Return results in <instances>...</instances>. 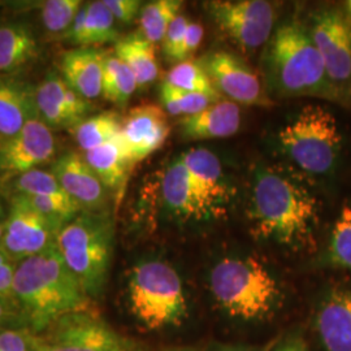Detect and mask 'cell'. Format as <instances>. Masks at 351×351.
<instances>
[{
    "instance_id": "cell-1",
    "label": "cell",
    "mask_w": 351,
    "mask_h": 351,
    "mask_svg": "<svg viewBox=\"0 0 351 351\" xmlns=\"http://www.w3.org/2000/svg\"><path fill=\"white\" fill-rule=\"evenodd\" d=\"M88 298L56 245L16 264L13 301L34 335L66 315L88 310Z\"/></svg>"
},
{
    "instance_id": "cell-2",
    "label": "cell",
    "mask_w": 351,
    "mask_h": 351,
    "mask_svg": "<svg viewBox=\"0 0 351 351\" xmlns=\"http://www.w3.org/2000/svg\"><path fill=\"white\" fill-rule=\"evenodd\" d=\"M316 213V199L301 182L276 168L255 172L250 219L258 236L294 246L310 236Z\"/></svg>"
},
{
    "instance_id": "cell-3",
    "label": "cell",
    "mask_w": 351,
    "mask_h": 351,
    "mask_svg": "<svg viewBox=\"0 0 351 351\" xmlns=\"http://www.w3.org/2000/svg\"><path fill=\"white\" fill-rule=\"evenodd\" d=\"M265 62L269 81L280 95L339 98V88L326 75L310 32L298 23L277 29L268 45Z\"/></svg>"
},
{
    "instance_id": "cell-4",
    "label": "cell",
    "mask_w": 351,
    "mask_h": 351,
    "mask_svg": "<svg viewBox=\"0 0 351 351\" xmlns=\"http://www.w3.org/2000/svg\"><path fill=\"white\" fill-rule=\"evenodd\" d=\"M114 226L110 213L82 211L60 229L56 247L90 298L107 284L113 254Z\"/></svg>"
},
{
    "instance_id": "cell-5",
    "label": "cell",
    "mask_w": 351,
    "mask_h": 351,
    "mask_svg": "<svg viewBox=\"0 0 351 351\" xmlns=\"http://www.w3.org/2000/svg\"><path fill=\"white\" fill-rule=\"evenodd\" d=\"M210 287L215 301L232 317L261 319L277 298L276 278L255 258H226L213 267Z\"/></svg>"
},
{
    "instance_id": "cell-6",
    "label": "cell",
    "mask_w": 351,
    "mask_h": 351,
    "mask_svg": "<svg viewBox=\"0 0 351 351\" xmlns=\"http://www.w3.org/2000/svg\"><path fill=\"white\" fill-rule=\"evenodd\" d=\"M128 297L132 314L149 330L180 326L188 311L181 277L163 261H143L132 268Z\"/></svg>"
},
{
    "instance_id": "cell-7",
    "label": "cell",
    "mask_w": 351,
    "mask_h": 351,
    "mask_svg": "<svg viewBox=\"0 0 351 351\" xmlns=\"http://www.w3.org/2000/svg\"><path fill=\"white\" fill-rule=\"evenodd\" d=\"M289 159L310 175L332 173L339 162L342 136L335 114L322 106H306L278 133Z\"/></svg>"
},
{
    "instance_id": "cell-8",
    "label": "cell",
    "mask_w": 351,
    "mask_h": 351,
    "mask_svg": "<svg viewBox=\"0 0 351 351\" xmlns=\"http://www.w3.org/2000/svg\"><path fill=\"white\" fill-rule=\"evenodd\" d=\"M36 336L34 351H133L111 326L88 310L66 315Z\"/></svg>"
},
{
    "instance_id": "cell-9",
    "label": "cell",
    "mask_w": 351,
    "mask_h": 351,
    "mask_svg": "<svg viewBox=\"0 0 351 351\" xmlns=\"http://www.w3.org/2000/svg\"><path fill=\"white\" fill-rule=\"evenodd\" d=\"M206 10L215 24L243 50H256L271 37L275 7L264 0H213Z\"/></svg>"
},
{
    "instance_id": "cell-10",
    "label": "cell",
    "mask_w": 351,
    "mask_h": 351,
    "mask_svg": "<svg viewBox=\"0 0 351 351\" xmlns=\"http://www.w3.org/2000/svg\"><path fill=\"white\" fill-rule=\"evenodd\" d=\"M60 228L20 195H12L0 247L19 264L56 245Z\"/></svg>"
},
{
    "instance_id": "cell-11",
    "label": "cell",
    "mask_w": 351,
    "mask_h": 351,
    "mask_svg": "<svg viewBox=\"0 0 351 351\" xmlns=\"http://www.w3.org/2000/svg\"><path fill=\"white\" fill-rule=\"evenodd\" d=\"M213 88L228 99L245 106H269L258 75L241 58L226 52L215 51L201 59Z\"/></svg>"
},
{
    "instance_id": "cell-12",
    "label": "cell",
    "mask_w": 351,
    "mask_h": 351,
    "mask_svg": "<svg viewBox=\"0 0 351 351\" xmlns=\"http://www.w3.org/2000/svg\"><path fill=\"white\" fill-rule=\"evenodd\" d=\"M311 39L319 51L330 82L339 88L351 81V21L336 10L314 17Z\"/></svg>"
},
{
    "instance_id": "cell-13",
    "label": "cell",
    "mask_w": 351,
    "mask_h": 351,
    "mask_svg": "<svg viewBox=\"0 0 351 351\" xmlns=\"http://www.w3.org/2000/svg\"><path fill=\"white\" fill-rule=\"evenodd\" d=\"M55 154L53 132L39 117H34L20 133L0 145V176L12 180L50 162Z\"/></svg>"
},
{
    "instance_id": "cell-14",
    "label": "cell",
    "mask_w": 351,
    "mask_h": 351,
    "mask_svg": "<svg viewBox=\"0 0 351 351\" xmlns=\"http://www.w3.org/2000/svg\"><path fill=\"white\" fill-rule=\"evenodd\" d=\"M171 133L168 114L163 107L143 103L123 117L120 138L130 163L142 162L159 150Z\"/></svg>"
},
{
    "instance_id": "cell-15",
    "label": "cell",
    "mask_w": 351,
    "mask_h": 351,
    "mask_svg": "<svg viewBox=\"0 0 351 351\" xmlns=\"http://www.w3.org/2000/svg\"><path fill=\"white\" fill-rule=\"evenodd\" d=\"M59 185L84 211L104 213L108 204V189L78 152H65L51 167Z\"/></svg>"
},
{
    "instance_id": "cell-16",
    "label": "cell",
    "mask_w": 351,
    "mask_h": 351,
    "mask_svg": "<svg viewBox=\"0 0 351 351\" xmlns=\"http://www.w3.org/2000/svg\"><path fill=\"white\" fill-rule=\"evenodd\" d=\"M181 158L211 217L219 215L229 201V186L220 159L213 151L203 147L191 149Z\"/></svg>"
},
{
    "instance_id": "cell-17",
    "label": "cell",
    "mask_w": 351,
    "mask_h": 351,
    "mask_svg": "<svg viewBox=\"0 0 351 351\" xmlns=\"http://www.w3.org/2000/svg\"><path fill=\"white\" fill-rule=\"evenodd\" d=\"M106 51L97 47H75L60 58V75L65 84L88 101L101 95Z\"/></svg>"
},
{
    "instance_id": "cell-18",
    "label": "cell",
    "mask_w": 351,
    "mask_h": 351,
    "mask_svg": "<svg viewBox=\"0 0 351 351\" xmlns=\"http://www.w3.org/2000/svg\"><path fill=\"white\" fill-rule=\"evenodd\" d=\"M162 201L171 213L182 219H210L181 155L167 165L162 176Z\"/></svg>"
},
{
    "instance_id": "cell-19",
    "label": "cell",
    "mask_w": 351,
    "mask_h": 351,
    "mask_svg": "<svg viewBox=\"0 0 351 351\" xmlns=\"http://www.w3.org/2000/svg\"><path fill=\"white\" fill-rule=\"evenodd\" d=\"M34 117H38L36 86L13 77H0V145Z\"/></svg>"
},
{
    "instance_id": "cell-20",
    "label": "cell",
    "mask_w": 351,
    "mask_h": 351,
    "mask_svg": "<svg viewBox=\"0 0 351 351\" xmlns=\"http://www.w3.org/2000/svg\"><path fill=\"white\" fill-rule=\"evenodd\" d=\"M178 125L184 138H226L239 130L241 108L237 103L220 99L199 113L181 117Z\"/></svg>"
},
{
    "instance_id": "cell-21",
    "label": "cell",
    "mask_w": 351,
    "mask_h": 351,
    "mask_svg": "<svg viewBox=\"0 0 351 351\" xmlns=\"http://www.w3.org/2000/svg\"><path fill=\"white\" fill-rule=\"evenodd\" d=\"M316 329L326 351H351V290H335L320 306Z\"/></svg>"
},
{
    "instance_id": "cell-22",
    "label": "cell",
    "mask_w": 351,
    "mask_h": 351,
    "mask_svg": "<svg viewBox=\"0 0 351 351\" xmlns=\"http://www.w3.org/2000/svg\"><path fill=\"white\" fill-rule=\"evenodd\" d=\"M39 56L37 38L23 23L0 24V77L19 75Z\"/></svg>"
},
{
    "instance_id": "cell-23",
    "label": "cell",
    "mask_w": 351,
    "mask_h": 351,
    "mask_svg": "<svg viewBox=\"0 0 351 351\" xmlns=\"http://www.w3.org/2000/svg\"><path fill=\"white\" fill-rule=\"evenodd\" d=\"M66 84L60 73L51 71L36 86V106L38 117L50 128L71 130L77 125L73 114L65 103Z\"/></svg>"
},
{
    "instance_id": "cell-24",
    "label": "cell",
    "mask_w": 351,
    "mask_h": 351,
    "mask_svg": "<svg viewBox=\"0 0 351 351\" xmlns=\"http://www.w3.org/2000/svg\"><path fill=\"white\" fill-rule=\"evenodd\" d=\"M113 52L133 72L139 90L149 88L156 81L159 75V64L155 45L143 37L139 30L120 38L114 43Z\"/></svg>"
},
{
    "instance_id": "cell-25",
    "label": "cell",
    "mask_w": 351,
    "mask_h": 351,
    "mask_svg": "<svg viewBox=\"0 0 351 351\" xmlns=\"http://www.w3.org/2000/svg\"><path fill=\"white\" fill-rule=\"evenodd\" d=\"M88 165L108 190L123 191L133 164L130 163L120 136L111 142L84 154Z\"/></svg>"
},
{
    "instance_id": "cell-26",
    "label": "cell",
    "mask_w": 351,
    "mask_h": 351,
    "mask_svg": "<svg viewBox=\"0 0 351 351\" xmlns=\"http://www.w3.org/2000/svg\"><path fill=\"white\" fill-rule=\"evenodd\" d=\"M121 125L123 117L119 113L106 111L88 116L73 126L71 133L80 150L88 152L117 138L121 133Z\"/></svg>"
},
{
    "instance_id": "cell-27",
    "label": "cell",
    "mask_w": 351,
    "mask_h": 351,
    "mask_svg": "<svg viewBox=\"0 0 351 351\" xmlns=\"http://www.w3.org/2000/svg\"><path fill=\"white\" fill-rule=\"evenodd\" d=\"M138 85L133 72L113 51H106L101 95L117 107H125Z\"/></svg>"
},
{
    "instance_id": "cell-28",
    "label": "cell",
    "mask_w": 351,
    "mask_h": 351,
    "mask_svg": "<svg viewBox=\"0 0 351 351\" xmlns=\"http://www.w3.org/2000/svg\"><path fill=\"white\" fill-rule=\"evenodd\" d=\"M182 1L154 0L145 4L139 12V32L152 45L162 43L169 25L180 14Z\"/></svg>"
},
{
    "instance_id": "cell-29",
    "label": "cell",
    "mask_w": 351,
    "mask_h": 351,
    "mask_svg": "<svg viewBox=\"0 0 351 351\" xmlns=\"http://www.w3.org/2000/svg\"><path fill=\"white\" fill-rule=\"evenodd\" d=\"M88 13L84 36L78 47H97L110 42H117L119 32L114 26V17L104 0L86 3Z\"/></svg>"
},
{
    "instance_id": "cell-30",
    "label": "cell",
    "mask_w": 351,
    "mask_h": 351,
    "mask_svg": "<svg viewBox=\"0 0 351 351\" xmlns=\"http://www.w3.org/2000/svg\"><path fill=\"white\" fill-rule=\"evenodd\" d=\"M220 99L221 98L199 93L182 91L165 81L160 86V101L163 104V110L171 116H191L201 112Z\"/></svg>"
},
{
    "instance_id": "cell-31",
    "label": "cell",
    "mask_w": 351,
    "mask_h": 351,
    "mask_svg": "<svg viewBox=\"0 0 351 351\" xmlns=\"http://www.w3.org/2000/svg\"><path fill=\"white\" fill-rule=\"evenodd\" d=\"M164 81L182 91L199 93L221 98V95L213 88L210 77L199 62L186 60L175 64Z\"/></svg>"
},
{
    "instance_id": "cell-32",
    "label": "cell",
    "mask_w": 351,
    "mask_h": 351,
    "mask_svg": "<svg viewBox=\"0 0 351 351\" xmlns=\"http://www.w3.org/2000/svg\"><path fill=\"white\" fill-rule=\"evenodd\" d=\"M84 3L81 0H47L40 5V19L51 38L64 39Z\"/></svg>"
},
{
    "instance_id": "cell-33",
    "label": "cell",
    "mask_w": 351,
    "mask_h": 351,
    "mask_svg": "<svg viewBox=\"0 0 351 351\" xmlns=\"http://www.w3.org/2000/svg\"><path fill=\"white\" fill-rule=\"evenodd\" d=\"M13 195L26 197H64L66 193L55 176L45 169H33L10 180Z\"/></svg>"
},
{
    "instance_id": "cell-34",
    "label": "cell",
    "mask_w": 351,
    "mask_h": 351,
    "mask_svg": "<svg viewBox=\"0 0 351 351\" xmlns=\"http://www.w3.org/2000/svg\"><path fill=\"white\" fill-rule=\"evenodd\" d=\"M330 262L351 271V206H345L336 220L329 241Z\"/></svg>"
},
{
    "instance_id": "cell-35",
    "label": "cell",
    "mask_w": 351,
    "mask_h": 351,
    "mask_svg": "<svg viewBox=\"0 0 351 351\" xmlns=\"http://www.w3.org/2000/svg\"><path fill=\"white\" fill-rule=\"evenodd\" d=\"M189 20L185 14H178L172 24L168 27L163 40H162V49H163L164 58L171 63H178L180 50L182 46V40L186 34Z\"/></svg>"
},
{
    "instance_id": "cell-36",
    "label": "cell",
    "mask_w": 351,
    "mask_h": 351,
    "mask_svg": "<svg viewBox=\"0 0 351 351\" xmlns=\"http://www.w3.org/2000/svg\"><path fill=\"white\" fill-rule=\"evenodd\" d=\"M34 333L27 329H0V351H34Z\"/></svg>"
},
{
    "instance_id": "cell-37",
    "label": "cell",
    "mask_w": 351,
    "mask_h": 351,
    "mask_svg": "<svg viewBox=\"0 0 351 351\" xmlns=\"http://www.w3.org/2000/svg\"><path fill=\"white\" fill-rule=\"evenodd\" d=\"M106 5L114 17V20L130 24L141 12L142 3L139 0H104Z\"/></svg>"
},
{
    "instance_id": "cell-38",
    "label": "cell",
    "mask_w": 351,
    "mask_h": 351,
    "mask_svg": "<svg viewBox=\"0 0 351 351\" xmlns=\"http://www.w3.org/2000/svg\"><path fill=\"white\" fill-rule=\"evenodd\" d=\"M16 271V263H13L11 258L5 254V251L0 247V297L4 300L13 301V277Z\"/></svg>"
},
{
    "instance_id": "cell-39",
    "label": "cell",
    "mask_w": 351,
    "mask_h": 351,
    "mask_svg": "<svg viewBox=\"0 0 351 351\" xmlns=\"http://www.w3.org/2000/svg\"><path fill=\"white\" fill-rule=\"evenodd\" d=\"M203 27L198 23H189L186 34L182 40V46L180 50V56H178V63L190 60V58L194 55V52L198 50L199 45L203 39ZM177 63V64H178Z\"/></svg>"
},
{
    "instance_id": "cell-40",
    "label": "cell",
    "mask_w": 351,
    "mask_h": 351,
    "mask_svg": "<svg viewBox=\"0 0 351 351\" xmlns=\"http://www.w3.org/2000/svg\"><path fill=\"white\" fill-rule=\"evenodd\" d=\"M276 351H308L307 346H306V342L302 339H287L284 341Z\"/></svg>"
},
{
    "instance_id": "cell-41",
    "label": "cell",
    "mask_w": 351,
    "mask_h": 351,
    "mask_svg": "<svg viewBox=\"0 0 351 351\" xmlns=\"http://www.w3.org/2000/svg\"><path fill=\"white\" fill-rule=\"evenodd\" d=\"M13 303L4 300L3 297H0V329L4 324H7L8 322H11V308H12Z\"/></svg>"
},
{
    "instance_id": "cell-42",
    "label": "cell",
    "mask_w": 351,
    "mask_h": 351,
    "mask_svg": "<svg viewBox=\"0 0 351 351\" xmlns=\"http://www.w3.org/2000/svg\"><path fill=\"white\" fill-rule=\"evenodd\" d=\"M5 219L7 216L4 215V208L1 206V202H0V242L3 239V233H4V224H5Z\"/></svg>"
},
{
    "instance_id": "cell-43",
    "label": "cell",
    "mask_w": 351,
    "mask_h": 351,
    "mask_svg": "<svg viewBox=\"0 0 351 351\" xmlns=\"http://www.w3.org/2000/svg\"><path fill=\"white\" fill-rule=\"evenodd\" d=\"M172 351H193V350H189V349H176V350Z\"/></svg>"
},
{
    "instance_id": "cell-44",
    "label": "cell",
    "mask_w": 351,
    "mask_h": 351,
    "mask_svg": "<svg viewBox=\"0 0 351 351\" xmlns=\"http://www.w3.org/2000/svg\"><path fill=\"white\" fill-rule=\"evenodd\" d=\"M349 10H350L351 12V1H349Z\"/></svg>"
},
{
    "instance_id": "cell-45",
    "label": "cell",
    "mask_w": 351,
    "mask_h": 351,
    "mask_svg": "<svg viewBox=\"0 0 351 351\" xmlns=\"http://www.w3.org/2000/svg\"><path fill=\"white\" fill-rule=\"evenodd\" d=\"M226 351H239V350H226Z\"/></svg>"
}]
</instances>
